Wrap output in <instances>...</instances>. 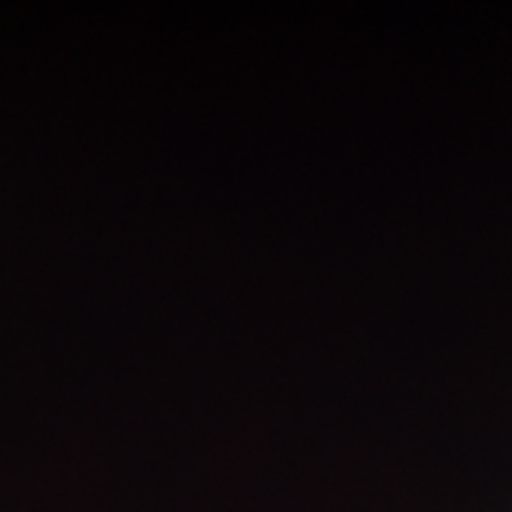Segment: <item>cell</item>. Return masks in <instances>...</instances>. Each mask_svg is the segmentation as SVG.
Returning <instances> with one entry per match:
<instances>
[]
</instances>
